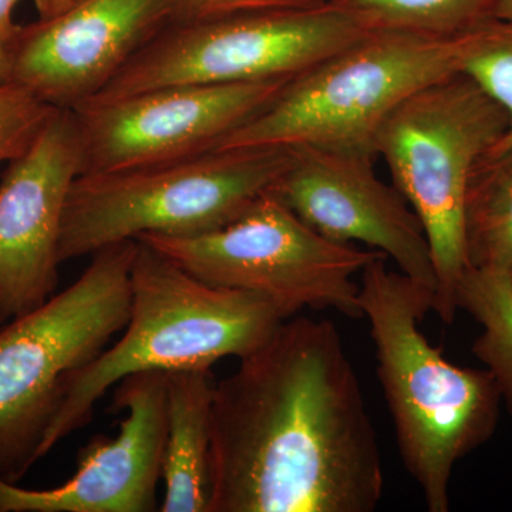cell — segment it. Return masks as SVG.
<instances>
[{
  "label": "cell",
  "mask_w": 512,
  "mask_h": 512,
  "mask_svg": "<svg viewBox=\"0 0 512 512\" xmlns=\"http://www.w3.org/2000/svg\"><path fill=\"white\" fill-rule=\"evenodd\" d=\"M370 154L291 147V163L271 192L308 227L336 244H365L392 258L402 274L437 279L423 222L394 185L377 177Z\"/></svg>",
  "instance_id": "13"
},
{
  "label": "cell",
  "mask_w": 512,
  "mask_h": 512,
  "mask_svg": "<svg viewBox=\"0 0 512 512\" xmlns=\"http://www.w3.org/2000/svg\"><path fill=\"white\" fill-rule=\"evenodd\" d=\"M137 241L205 284L264 296L285 319L305 308L363 318L360 286L353 278L384 255L323 238L271 191L214 231L194 237L143 235Z\"/></svg>",
  "instance_id": "8"
},
{
  "label": "cell",
  "mask_w": 512,
  "mask_h": 512,
  "mask_svg": "<svg viewBox=\"0 0 512 512\" xmlns=\"http://www.w3.org/2000/svg\"><path fill=\"white\" fill-rule=\"evenodd\" d=\"M174 0H76L20 26L9 83L59 110L93 100L173 22Z\"/></svg>",
  "instance_id": "11"
},
{
  "label": "cell",
  "mask_w": 512,
  "mask_h": 512,
  "mask_svg": "<svg viewBox=\"0 0 512 512\" xmlns=\"http://www.w3.org/2000/svg\"><path fill=\"white\" fill-rule=\"evenodd\" d=\"M291 147L215 148L168 163L82 174L64 210L60 262L143 235L194 237L227 225L271 190Z\"/></svg>",
  "instance_id": "5"
},
{
  "label": "cell",
  "mask_w": 512,
  "mask_h": 512,
  "mask_svg": "<svg viewBox=\"0 0 512 512\" xmlns=\"http://www.w3.org/2000/svg\"><path fill=\"white\" fill-rule=\"evenodd\" d=\"M285 318L264 296L217 288L137 241L130 269V313L121 338L70 375L40 447V460L92 420L111 387L141 372L211 369L242 359Z\"/></svg>",
  "instance_id": "3"
},
{
  "label": "cell",
  "mask_w": 512,
  "mask_h": 512,
  "mask_svg": "<svg viewBox=\"0 0 512 512\" xmlns=\"http://www.w3.org/2000/svg\"><path fill=\"white\" fill-rule=\"evenodd\" d=\"M467 268L512 272V144L478 158L463 205Z\"/></svg>",
  "instance_id": "16"
},
{
  "label": "cell",
  "mask_w": 512,
  "mask_h": 512,
  "mask_svg": "<svg viewBox=\"0 0 512 512\" xmlns=\"http://www.w3.org/2000/svg\"><path fill=\"white\" fill-rule=\"evenodd\" d=\"M55 110L16 84L0 83V164L25 153Z\"/></svg>",
  "instance_id": "20"
},
{
  "label": "cell",
  "mask_w": 512,
  "mask_h": 512,
  "mask_svg": "<svg viewBox=\"0 0 512 512\" xmlns=\"http://www.w3.org/2000/svg\"><path fill=\"white\" fill-rule=\"evenodd\" d=\"M20 0H0V83H9L13 45L20 25L13 20V12Z\"/></svg>",
  "instance_id": "22"
},
{
  "label": "cell",
  "mask_w": 512,
  "mask_h": 512,
  "mask_svg": "<svg viewBox=\"0 0 512 512\" xmlns=\"http://www.w3.org/2000/svg\"><path fill=\"white\" fill-rule=\"evenodd\" d=\"M208 512H372L382 456L330 320L285 319L214 386Z\"/></svg>",
  "instance_id": "1"
},
{
  "label": "cell",
  "mask_w": 512,
  "mask_h": 512,
  "mask_svg": "<svg viewBox=\"0 0 512 512\" xmlns=\"http://www.w3.org/2000/svg\"><path fill=\"white\" fill-rule=\"evenodd\" d=\"M360 275V309L369 320L400 457L427 510L447 512L454 467L497 430L500 392L487 369L448 362L421 332L436 301L431 286L390 271L384 255Z\"/></svg>",
  "instance_id": "2"
},
{
  "label": "cell",
  "mask_w": 512,
  "mask_h": 512,
  "mask_svg": "<svg viewBox=\"0 0 512 512\" xmlns=\"http://www.w3.org/2000/svg\"><path fill=\"white\" fill-rule=\"evenodd\" d=\"M503 0H328L366 32L458 39L497 18Z\"/></svg>",
  "instance_id": "17"
},
{
  "label": "cell",
  "mask_w": 512,
  "mask_h": 512,
  "mask_svg": "<svg viewBox=\"0 0 512 512\" xmlns=\"http://www.w3.org/2000/svg\"><path fill=\"white\" fill-rule=\"evenodd\" d=\"M458 72L503 107L510 124L495 146L512 144V20L495 18L461 36Z\"/></svg>",
  "instance_id": "19"
},
{
  "label": "cell",
  "mask_w": 512,
  "mask_h": 512,
  "mask_svg": "<svg viewBox=\"0 0 512 512\" xmlns=\"http://www.w3.org/2000/svg\"><path fill=\"white\" fill-rule=\"evenodd\" d=\"M497 18L512 20V0H503L500 3L497 10Z\"/></svg>",
  "instance_id": "24"
},
{
  "label": "cell",
  "mask_w": 512,
  "mask_h": 512,
  "mask_svg": "<svg viewBox=\"0 0 512 512\" xmlns=\"http://www.w3.org/2000/svg\"><path fill=\"white\" fill-rule=\"evenodd\" d=\"M137 241L92 255L76 281L0 326V478L19 483L62 402L64 384L110 345L130 313Z\"/></svg>",
  "instance_id": "4"
},
{
  "label": "cell",
  "mask_w": 512,
  "mask_h": 512,
  "mask_svg": "<svg viewBox=\"0 0 512 512\" xmlns=\"http://www.w3.org/2000/svg\"><path fill=\"white\" fill-rule=\"evenodd\" d=\"M211 369L167 373L161 512H208L211 501Z\"/></svg>",
  "instance_id": "15"
},
{
  "label": "cell",
  "mask_w": 512,
  "mask_h": 512,
  "mask_svg": "<svg viewBox=\"0 0 512 512\" xmlns=\"http://www.w3.org/2000/svg\"><path fill=\"white\" fill-rule=\"evenodd\" d=\"M458 39L367 32L282 87L217 148L298 147L376 156L384 120L404 99L458 72Z\"/></svg>",
  "instance_id": "6"
},
{
  "label": "cell",
  "mask_w": 512,
  "mask_h": 512,
  "mask_svg": "<svg viewBox=\"0 0 512 512\" xmlns=\"http://www.w3.org/2000/svg\"><path fill=\"white\" fill-rule=\"evenodd\" d=\"M82 163L76 113L59 109L9 161L0 181V325L55 295L64 210Z\"/></svg>",
  "instance_id": "12"
},
{
  "label": "cell",
  "mask_w": 512,
  "mask_h": 512,
  "mask_svg": "<svg viewBox=\"0 0 512 512\" xmlns=\"http://www.w3.org/2000/svg\"><path fill=\"white\" fill-rule=\"evenodd\" d=\"M507 113L473 79L456 72L421 87L390 113L375 140L376 156L423 222L437 288L433 311L446 325L458 312V282L467 269L464 195L478 158L508 130Z\"/></svg>",
  "instance_id": "7"
},
{
  "label": "cell",
  "mask_w": 512,
  "mask_h": 512,
  "mask_svg": "<svg viewBox=\"0 0 512 512\" xmlns=\"http://www.w3.org/2000/svg\"><path fill=\"white\" fill-rule=\"evenodd\" d=\"M366 33L328 0L313 8L254 10L170 23L90 101L175 84L292 79Z\"/></svg>",
  "instance_id": "9"
},
{
  "label": "cell",
  "mask_w": 512,
  "mask_h": 512,
  "mask_svg": "<svg viewBox=\"0 0 512 512\" xmlns=\"http://www.w3.org/2000/svg\"><path fill=\"white\" fill-rule=\"evenodd\" d=\"M113 409L126 413L116 437H96L80 451L66 483L29 490L0 478V512H153L160 510L167 434V373L121 380Z\"/></svg>",
  "instance_id": "14"
},
{
  "label": "cell",
  "mask_w": 512,
  "mask_h": 512,
  "mask_svg": "<svg viewBox=\"0 0 512 512\" xmlns=\"http://www.w3.org/2000/svg\"><path fill=\"white\" fill-rule=\"evenodd\" d=\"M326 0H174L173 22L187 23L254 10L313 8Z\"/></svg>",
  "instance_id": "21"
},
{
  "label": "cell",
  "mask_w": 512,
  "mask_h": 512,
  "mask_svg": "<svg viewBox=\"0 0 512 512\" xmlns=\"http://www.w3.org/2000/svg\"><path fill=\"white\" fill-rule=\"evenodd\" d=\"M76 0H33L35 3L39 18H49V16L56 15L62 12L67 6L72 5Z\"/></svg>",
  "instance_id": "23"
},
{
  "label": "cell",
  "mask_w": 512,
  "mask_h": 512,
  "mask_svg": "<svg viewBox=\"0 0 512 512\" xmlns=\"http://www.w3.org/2000/svg\"><path fill=\"white\" fill-rule=\"evenodd\" d=\"M456 302L483 329L471 350L493 375L512 419V272L467 268Z\"/></svg>",
  "instance_id": "18"
},
{
  "label": "cell",
  "mask_w": 512,
  "mask_h": 512,
  "mask_svg": "<svg viewBox=\"0 0 512 512\" xmlns=\"http://www.w3.org/2000/svg\"><path fill=\"white\" fill-rule=\"evenodd\" d=\"M289 80L175 84L84 104L73 110L82 138V174L133 170L215 150L271 104Z\"/></svg>",
  "instance_id": "10"
}]
</instances>
